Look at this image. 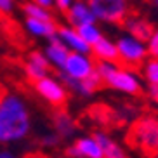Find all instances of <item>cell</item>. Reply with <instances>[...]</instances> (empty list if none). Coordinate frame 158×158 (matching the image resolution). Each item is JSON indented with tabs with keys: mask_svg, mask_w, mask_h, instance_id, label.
<instances>
[{
	"mask_svg": "<svg viewBox=\"0 0 158 158\" xmlns=\"http://www.w3.org/2000/svg\"><path fill=\"white\" fill-rule=\"evenodd\" d=\"M54 132L59 135L61 139H68L75 134L77 130V123L75 120L68 115V111H64L63 108H59L56 113H54Z\"/></svg>",
	"mask_w": 158,
	"mask_h": 158,
	"instance_id": "obj_13",
	"label": "cell"
},
{
	"mask_svg": "<svg viewBox=\"0 0 158 158\" xmlns=\"http://www.w3.org/2000/svg\"><path fill=\"white\" fill-rule=\"evenodd\" d=\"M59 141H61V137L56 132H49V134H44L42 137H40V143H42L44 146H57Z\"/></svg>",
	"mask_w": 158,
	"mask_h": 158,
	"instance_id": "obj_22",
	"label": "cell"
},
{
	"mask_svg": "<svg viewBox=\"0 0 158 158\" xmlns=\"http://www.w3.org/2000/svg\"><path fill=\"white\" fill-rule=\"evenodd\" d=\"M153 158H158V155H155V156H153Z\"/></svg>",
	"mask_w": 158,
	"mask_h": 158,
	"instance_id": "obj_30",
	"label": "cell"
},
{
	"mask_svg": "<svg viewBox=\"0 0 158 158\" xmlns=\"http://www.w3.org/2000/svg\"><path fill=\"white\" fill-rule=\"evenodd\" d=\"M33 4L40 5V7H52V4H56V0H33Z\"/></svg>",
	"mask_w": 158,
	"mask_h": 158,
	"instance_id": "obj_25",
	"label": "cell"
},
{
	"mask_svg": "<svg viewBox=\"0 0 158 158\" xmlns=\"http://www.w3.org/2000/svg\"><path fill=\"white\" fill-rule=\"evenodd\" d=\"M66 18H68V21H70L73 26L80 28V26H84V24H92L94 19H96V16L92 14V10L89 9L87 5H84V4L78 2V4H75L73 7L68 10Z\"/></svg>",
	"mask_w": 158,
	"mask_h": 158,
	"instance_id": "obj_16",
	"label": "cell"
},
{
	"mask_svg": "<svg viewBox=\"0 0 158 158\" xmlns=\"http://www.w3.org/2000/svg\"><path fill=\"white\" fill-rule=\"evenodd\" d=\"M149 98L158 104V87H149Z\"/></svg>",
	"mask_w": 158,
	"mask_h": 158,
	"instance_id": "obj_26",
	"label": "cell"
},
{
	"mask_svg": "<svg viewBox=\"0 0 158 158\" xmlns=\"http://www.w3.org/2000/svg\"><path fill=\"white\" fill-rule=\"evenodd\" d=\"M56 5H57V9L66 16L68 10L71 9V0H56Z\"/></svg>",
	"mask_w": 158,
	"mask_h": 158,
	"instance_id": "obj_23",
	"label": "cell"
},
{
	"mask_svg": "<svg viewBox=\"0 0 158 158\" xmlns=\"http://www.w3.org/2000/svg\"><path fill=\"white\" fill-rule=\"evenodd\" d=\"M125 28L129 30L130 33H132V37L135 38V40H139V42H146L148 44V40L151 37H153V33L156 31L155 30V26L149 21H146V19H129V23L125 24Z\"/></svg>",
	"mask_w": 158,
	"mask_h": 158,
	"instance_id": "obj_15",
	"label": "cell"
},
{
	"mask_svg": "<svg viewBox=\"0 0 158 158\" xmlns=\"http://www.w3.org/2000/svg\"><path fill=\"white\" fill-rule=\"evenodd\" d=\"M23 10L28 14V18H33V19H40V21H54L52 19V16L47 12L44 7H40V5L37 4H23Z\"/></svg>",
	"mask_w": 158,
	"mask_h": 158,
	"instance_id": "obj_19",
	"label": "cell"
},
{
	"mask_svg": "<svg viewBox=\"0 0 158 158\" xmlns=\"http://www.w3.org/2000/svg\"><path fill=\"white\" fill-rule=\"evenodd\" d=\"M57 37L61 38V42L68 49H73V52H80V54H89L90 52V45L80 37L77 30L61 26V28H57Z\"/></svg>",
	"mask_w": 158,
	"mask_h": 158,
	"instance_id": "obj_11",
	"label": "cell"
},
{
	"mask_svg": "<svg viewBox=\"0 0 158 158\" xmlns=\"http://www.w3.org/2000/svg\"><path fill=\"white\" fill-rule=\"evenodd\" d=\"M12 4H14V0H0V10L2 12H9L12 9Z\"/></svg>",
	"mask_w": 158,
	"mask_h": 158,
	"instance_id": "obj_24",
	"label": "cell"
},
{
	"mask_svg": "<svg viewBox=\"0 0 158 158\" xmlns=\"http://www.w3.org/2000/svg\"><path fill=\"white\" fill-rule=\"evenodd\" d=\"M66 155L70 158H104L101 146H99L98 139L94 135L78 137L70 148L66 149Z\"/></svg>",
	"mask_w": 158,
	"mask_h": 158,
	"instance_id": "obj_8",
	"label": "cell"
},
{
	"mask_svg": "<svg viewBox=\"0 0 158 158\" xmlns=\"http://www.w3.org/2000/svg\"><path fill=\"white\" fill-rule=\"evenodd\" d=\"M94 59L87 56V54H80V52H70V56L66 59V64L61 71H64L68 77L75 80H85L89 75L94 71Z\"/></svg>",
	"mask_w": 158,
	"mask_h": 158,
	"instance_id": "obj_7",
	"label": "cell"
},
{
	"mask_svg": "<svg viewBox=\"0 0 158 158\" xmlns=\"http://www.w3.org/2000/svg\"><path fill=\"white\" fill-rule=\"evenodd\" d=\"M146 49H148V54L153 59H158V30L153 33V37L148 40V47Z\"/></svg>",
	"mask_w": 158,
	"mask_h": 158,
	"instance_id": "obj_21",
	"label": "cell"
},
{
	"mask_svg": "<svg viewBox=\"0 0 158 158\" xmlns=\"http://www.w3.org/2000/svg\"><path fill=\"white\" fill-rule=\"evenodd\" d=\"M0 158H16V156H14L12 151H9V149H2V151H0Z\"/></svg>",
	"mask_w": 158,
	"mask_h": 158,
	"instance_id": "obj_27",
	"label": "cell"
},
{
	"mask_svg": "<svg viewBox=\"0 0 158 158\" xmlns=\"http://www.w3.org/2000/svg\"><path fill=\"white\" fill-rule=\"evenodd\" d=\"M89 2L92 14L108 23L125 26L129 19L134 18V10L129 7L127 0H89Z\"/></svg>",
	"mask_w": 158,
	"mask_h": 158,
	"instance_id": "obj_4",
	"label": "cell"
},
{
	"mask_svg": "<svg viewBox=\"0 0 158 158\" xmlns=\"http://www.w3.org/2000/svg\"><path fill=\"white\" fill-rule=\"evenodd\" d=\"M94 137L98 139L99 146H101V149H102V156L104 158H129L127 153L123 151V148H122L120 144H116L115 141H113L111 135H108L106 132L98 130V132L94 134Z\"/></svg>",
	"mask_w": 158,
	"mask_h": 158,
	"instance_id": "obj_14",
	"label": "cell"
},
{
	"mask_svg": "<svg viewBox=\"0 0 158 158\" xmlns=\"http://www.w3.org/2000/svg\"><path fill=\"white\" fill-rule=\"evenodd\" d=\"M77 31H78V35L82 38H84L85 42L89 44V45L92 47L94 44H98L99 40L102 38L101 31H99V28L96 26V24H84V26H80V28H77Z\"/></svg>",
	"mask_w": 158,
	"mask_h": 158,
	"instance_id": "obj_18",
	"label": "cell"
},
{
	"mask_svg": "<svg viewBox=\"0 0 158 158\" xmlns=\"http://www.w3.org/2000/svg\"><path fill=\"white\" fill-rule=\"evenodd\" d=\"M35 90H37L44 99H45L52 108H63L68 99V92H66L64 85L59 82V78H52V77H45V78L38 80L33 84Z\"/></svg>",
	"mask_w": 158,
	"mask_h": 158,
	"instance_id": "obj_6",
	"label": "cell"
},
{
	"mask_svg": "<svg viewBox=\"0 0 158 158\" xmlns=\"http://www.w3.org/2000/svg\"><path fill=\"white\" fill-rule=\"evenodd\" d=\"M127 141L132 148L149 158L158 155V116L143 115L135 118L127 132Z\"/></svg>",
	"mask_w": 158,
	"mask_h": 158,
	"instance_id": "obj_2",
	"label": "cell"
},
{
	"mask_svg": "<svg viewBox=\"0 0 158 158\" xmlns=\"http://www.w3.org/2000/svg\"><path fill=\"white\" fill-rule=\"evenodd\" d=\"M116 49H118V59H120L118 66L122 68L135 71L146 63L148 49L143 42L135 40L134 37H122L116 42Z\"/></svg>",
	"mask_w": 158,
	"mask_h": 158,
	"instance_id": "obj_5",
	"label": "cell"
},
{
	"mask_svg": "<svg viewBox=\"0 0 158 158\" xmlns=\"http://www.w3.org/2000/svg\"><path fill=\"white\" fill-rule=\"evenodd\" d=\"M68 56H70V49L61 42V38L57 35L51 37V45L47 47V51H45V57L49 59V63L61 71L64 68Z\"/></svg>",
	"mask_w": 158,
	"mask_h": 158,
	"instance_id": "obj_10",
	"label": "cell"
},
{
	"mask_svg": "<svg viewBox=\"0 0 158 158\" xmlns=\"http://www.w3.org/2000/svg\"><path fill=\"white\" fill-rule=\"evenodd\" d=\"M31 130L30 110L18 94L0 96V144L23 141Z\"/></svg>",
	"mask_w": 158,
	"mask_h": 158,
	"instance_id": "obj_1",
	"label": "cell"
},
{
	"mask_svg": "<svg viewBox=\"0 0 158 158\" xmlns=\"http://www.w3.org/2000/svg\"><path fill=\"white\" fill-rule=\"evenodd\" d=\"M5 92V90H4V89H2V87H0V94H4Z\"/></svg>",
	"mask_w": 158,
	"mask_h": 158,
	"instance_id": "obj_28",
	"label": "cell"
},
{
	"mask_svg": "<svg viewBox=\"0 0 158 158\" xmlns=\"http://www.w3.org/2000/svg\"><path fill=\"white\" fill-rule=\"evenodd\" d=\"M94 63H96L94 68H96V71L101 77L104 85L115 89V90H120V92L130 94V96H137V94L143 92L139 78L130 70L122 68L118 64H113V63H104V61L94 59Z\"/></svg>",
	"mask_w": 158,
	"mask_h": 158,
	"instance_id": "obj_3",
	"label": "cell"
},
{
	"mask_svg": "<svg viewBox=\"0 0 158 158\" xmlns=\"http://www.w3.org/2000/svg\"><path fill=\"white\" fill-rule=\"evenodd\" d=\"M26 28L38 37H54L57 35V26L54 21H40V19L26 18Z\"/></svg>",
	"mask_w": 158,
	"mask_h": 158,
	"instance_id": "obj_17",
	"label": "cell"
},
{
	"mask_svg": "<svg viewBox=\"0 0 158 158\" xmlns=\"http://www.w3.org/2000/svg\"><path fill=\"white\" fill-rule=\"evenodd\" d=\"M144 77L149 82V87H158V59H151L144 63Z\"/></svg>",
	"mask_w": 158,
	"mask_h": 158,
	"instance_id": "obj_20",
	"label": "cell"
},
{
	"mask_svg": "<svg viewBox=\"0 0 158 158\" xmlns=\"http://www.w3.org/2000/svg\"><path fill=\"white\" fill-rule=\"evenodd\" d=\"M49 71H51V63L45 57V54H42V52H38V51H33L28 56L26 64H24V73H26V77L35 84L38 80L49 77Z\"/></svg>",
	"mask_w": 158,
	"mask_h": 158,
	"instance_id": "obj_9",
	"label": "cell"
},
{
	"mask_svg": "<svg viewBox=\"0 0 158 158\" xmlns=\"http://www.w3.org/2000/svg\"><path fill=\"white\" fill-rule=\"evenodd\" d=\"M155 5H156V7H158V0H155Z\"/></svg>",
	"mask_w": 158,
	"mask_h": 158,
	"instance_id": "obj_29",
	"label": "cell"
},
{
	"mask_svg": "<svg viewBox=\"0 0 158 158\" xmlns=\"http://www.w3.org/2000/svg\"><path fill=\"white\" fill-rule=\"evenodd\" d=\"M90 52L96 61H104V63H113V64H118V49H116V44L110 42L108 38L102 37L98 44H94L90 47Z\"/></svg>",
	"mask_w": 158,
	"mask_h": 158,
	"instance_id": "obj_12",
	"label": "cell"
},
{
	"mask_svg": "<svg viewBox=\"0 0 158 158\" xmlns=\"http://www.w3.org/2000/svg\"><path fill=\"white\" fill-rule=\"evenodd\" d=\"M0 96H2V94H0Z\"/></svg>",
	"mask_w": 158,
	"mask_h": 158,
	"instance_id": "obj_31",
	"label": "cell"
}]
</instances>
